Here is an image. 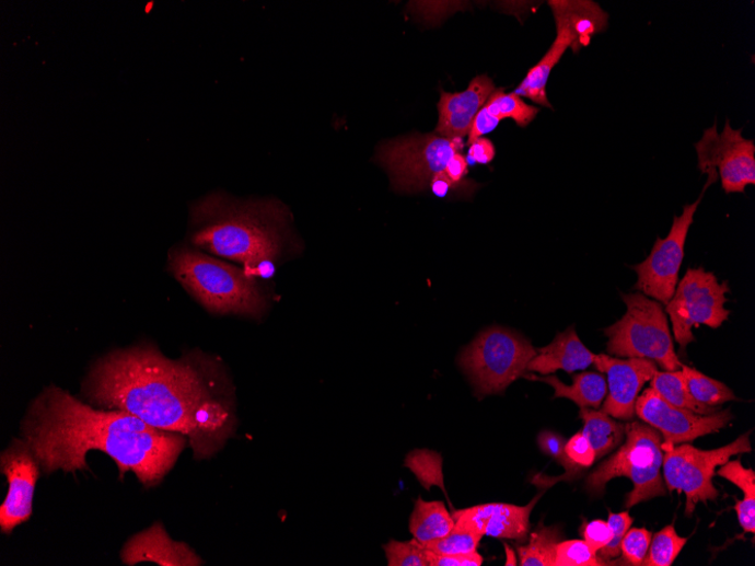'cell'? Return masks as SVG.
<instances>
[{
	"label": "cell",
	"mask_w": 755,
	"mask_h": 566,
	"mask_svg": "<svg viewBox=\"0 0 755 566\" xmlns=\"http://www.w3.org/2000/svg\"><path fill=\"white\" fill-rule=\"evenodd\" d=\"M443 172L454 184L461 185L464 176L468 173V164L466 159L461 153H456L451 159L448 166H445Z\"/></svg>",
	"instance_id": "cell-42"
},
{
	"label": "cell",
	"mask_w": 755,
	"mask_h": 566,
	"mask_svg": "<svg viewBox=\"0 0 755 566\" xmlns=\"http://www.w3.org/2000/svg\"><path fill=\"white\" fill-rule=\"evenodd\" d=\"M484 536L473 530L455 525L449 535L426 544V548L438 555L469 554L477 551Z\"/></svg>",
	"instance_id": "cell-29"
},
{
	"label": "cell",
	"mask_w": 755,
	"mask_h": 566,
	"mask_svg": "<svg viewBox=\"0 0 755 566\" xmlns=\"http://www.w3.org/2000/svg\"><path fill=\"white\" fill-rule=\"evenodd\" d=\"M504 548H506V553H507L506 565H508V566H510V565H513V566H514V565H518L519 562H518V558H516V555H514L513 550L510 548L509 545H507V544H504Z\"/></svg>",
	"instance_id": "cell-44"
},
{
	"label": "cell",
	"mask_w": 755,
	"mask_h": 566,
	"mask_svg": "<svg viewBox=\"0 0 755 566\" xmlns=\"http://www.w3.org/2000/svg\"><path fill=\"white\" fill-rule=\"evenodd\" d=\"M653 389L663 400L678 408L688 409L699 415H711L720 411V407H710L696 401L686 388L681 370L657 371L650 380Z\"/></svg>",
	"instance_id": "cell-24"
},
{
	"label": "cell",
	"mask_w": 755,
	"mask_h": 566,
	"mask_svg": "<svg viewBox=\"0 0 755 566\" xmlns=\"http://www.w3.org/2000/svg\"><path fill=\"white\" fill-rule=\"evenodd\" d=\"M636 415L648 426L657 429L664 444L692 442L698 438L717 434L728 427L733 419L731 409L711 415H699L678 408L663 400L653 389L648 388L636 403Z\"/></svg>",
	"instance_id": "cell-13"
},
{
	"label": "cell",
	"mask_w": 755,
	"mask_h": 566,
	"mask_svg": "<svg viewBox=\"0 0 755 566\" xmlns=\"http://www.w3.org/2000/svg\"><path fill=\"white\" fill-rule=\"evenodd\" d=\"M742 130L733 129L728 120L718 132L715 123L695 146L707 183L711 186L720 178L727 194H743L748 185H755V145Z\"/></svg>",
	"instance_id": "cell-11"
},
{
	"label": "cell",
	"mask_w": 755,
	"mask_h": 566,
	"mask_svg": "<svg viewBox=\"0 0 755 566\" xmlns=\"http://www.w3.org/2000/svg\"><path fill=\"white\" fill-rule=\"evenodd\" d=\"M195 246L216 256L259 270L282 253L289 230V210L274 200L239 201L222 194L205 197L191 207Z\"/></svg>",
	"instance_id": "cell-3"
},
{
	"label": "cell",
	"mask_w": 755,
	"mask_h": 566,
	"mask_svg": "<svg viewBox=\"0 0 755 566\" xmlns=\"http://www.w3.org/2000/svg\"><path fill=\"white\" fill-rule=\"evenodd\" d=\"M0 472L9 483L8 497L0 508V532L10 535L33 512V498L42 467L23 439H14L0 454Z\"/></svg>",
	"instance_id": "cell-14"
},
{
	"label": "cell",
	"mask_w": 755,
	"mask_h": 566,
	"mask_svg": "<svg viewBox=\"0 0 755 566\" xmlns=\"http://www.w3.org/2000/svg\"><path fill=\"white\" fill-rule=\"evenodd\" d=\"M390 566H428L429 551L417 540L391 541L384 546Z\"/></svg>",
	"instance_id": "cell-30"
},
{
	"label": "cell",
	"mask_w": 755,
	"mask_h": 566,
	"mask_svg": "<svg viewBox=\"0 0 755 566\" xmlns=\"http://www.w3.org/2000/svg\"><path fill=\"white\" fill-rule=\"evenodd\" d=\"M460 185L454 184L444 172H440L433 176L430 183L432 193L437 197H445L450 192Z\"/></svg>",
	"instance_id": "cell-43"
},
{
	"label": "cell",
	"mask_w": 755,
	"mask_h": 566,
	"mask_svg": "<svg viewBox=\"0 0 755 566\" xmlns=\"http://www.w3.org/2000/svg\"><path fill=\"white\" fill-rule=\"evenodd\" d=\"M716 474L736 485L744 493V498L755 499L754 471L745 469L740 459L728 462Z\"/></svg>",
	"instance_id": "cell-35"
},
{
	"label": "cell",
	"mask_w": 755,
	"mask_h": 566,
	"mask_svg": "<svg viewBox=\"0 0 755 566\" xmlns=\"http://www.w3.org/2000/svg\"><path fill=\"white\" fill-rule=\"evenodd\" d=\"M686 388L692 396L701 404L720 407L728 402L737 401L734 392L725 383L707 377L690 367L681 368Z\"/></svg>",
	"instance_id": "cell-26"
},
{
	"label": "cell",
	"mask_w": 755,
	"mask_h": 566,
	"mask_svg": "<svg viewBox=\"0 0 755 566\" xmlns=\"http://www.w3.org/2000/svg\"><path fill=\"white\" fill-rule=\"evenodd\" d=\"M688 540L681 538L673 524L664 527L651 543L641 565L671 566Z\"/></svg>",
	"instance_id": "cell-28"
},
{
	"label": "cell",
	"mask_w": 755,
	"mask_h": 566,
	"mask_svg": "<svg viewBox=\"0 0 755 566\" xmlns=\"http://www.w3.org/2000/svg\"><path fill=\"white\" fill-rule=\"evenodd\" d=\"M551 8L556 24L557 38L551 48L545 54L541 61L528 72L521 85L513 91L514 94L528 97L542 107L553 109L550 101L546 95V85L554 68L560 62L568 48L578 53L582 47L579 35L573 28L564 0H553L548 3Z\"/></svg>",
	"instance_id": "cell-17"
},
{
	"label": "cell",
	"mask_w": 755,
	"mask_h": 566,
	"mask_svg": "<svg viewBox=\"0 0 755 566\" xmlns=\"http://www.w3.org/2000/svg\"><path fill=\"white\" fill-rule=\"evenodd\" d=\"M539 449L557 460L567 471L569 477H577L581 473L574 467L566 454V439L551 431H543L537 438Z\"/></svg>",
	"instance_id": "cell-34"
},
{
	"label": "cell",
	"mask_w": 755,
	"mask_h": 566,
	"mask_svg": "<svg viewBox=\"0 0 755 566\" xmlns=\"http://www.w3.org/2000/svg\"><path fill=\"white\" fill-rule=\"evenodd\" d=\"M579 418L583 421L582 436L596 453V460L619 447L626 438V424L614 420L603 411L580 408Z\"/></svg>",
	"instance_id": "cell-23"
},
{
	"label": "cell",
	"mask_w": 755,
	"mask_h": 566,
	"mask_svg": "<svg viewBox=\"0 0 755 566\" xmlns=\"http://www.w3.org/2000/svg\"><path fill=\"white\" fill-rule=\"evenodd\" d=\"M496 148L492 141L488 138L480 137L473 141L469 146L467 154V164H489L496 158Z\"/></svg>",
	"instance_id": "cell-39"
},
{
	"label": "cell",
	"mask_w": 755,
	"mask_h": 566,
	"mask_svg": "<svg viewBox=\"0 0 755 566\" xmlns=\"http://www.w3.org/2000/svg\"><path fill=\"white\" fill-rule=\"evenodd\" d=\"M83 389L94 407L182 435L197 460L216 455L236 430L232 381L218 359L199 350L170 360L153 345L117 349L95 362Z\"/></svg>",
	"instance_id": "cell-1"
},
{
	"label": "cell",
	"mask_w": 755,
	"mask_h": 566,
	"mask_svg": "<svg viewBox=\"0 0 755 566\" xmlns=\"http://www.w3.org/2000/svg\"><path fill=\"white\" fill-rule=\"evenodd\" d=\"M730 291L728 281L719 282L715 274L704 267L686 272L666 304L674 337L682 350L696 340L694 327L705 325L717 330L729 320L725 304Z\"/></svg>",
	"instance_id": "cell-10"
},
{
	"label": "cell",
	"mask_w": 755,
	"mask_h": 566,
	"mask_svg": "<svg viewBox=\"0 0 755 566\" xmlns=\"http://www.w3.org/2000/svg\"><path fill=\"white\" fill-rule=\"evenodd\" d=\"M595 354L580 340L573 327L556 336L551 344L537 349L527 371L548 376L558 370L573 373L594 363Z\"/></svg>",
	"instance_id": "cell-20"
},
{
	"label": "cell",
	"mask_w": 755,
	"mask_h": 566,
	"mask_svg": "<svg viewBox=\"0 0 755 566\" xmlns=\"http://www.w3.org/2000/svg\"><path fill=\"white\" fill-rule=\"evenodd\" d=\"M663 475L670 492L685 494V516L690 518L700 503L716 501L719 492L712 480L717 467H722L731 457L752 451L750 432L734 442L713 450H700L692 444L666 446L663 442Z\"/></svg>",
	"instance_id": "cell-9"
},
{
	"label": "cell",
	"mask_w": 755,
	"mask_h": 566,
	"mask_svg": "<svg viewBox=\"0 0 755 566\" xmlns=\"http://www.w3.org/2000/svg\"><path fill=\"white\" fill-rule=\"evenodd\" d=\"M485 108L493 117L499 119H512L518 126L525 128L532 124L539 109L526 103L520 95L504 93L497 89L487 101Z\"/></svg>",
	"instance_id": "cell-27"
},
{
	"label": "cell",
	"mask_w": 755,
	"mask_h": 566,
	"mask_svg": "<svg viewBox=\"0 0 755 566\" xmlns=\"http://www.w3.org/2000/svg\"><path fill=\"white\" fill-rule=\"evenodd\" d=\"M463 148L461 138L416 134L387 141L378 151L376 161L390 173L393 188L397 193H420L427 189L433 176L443 172Z\"/></svg>",
	"instance_id": "cell-8"
},
{
	"label": "cell",
	"mask_w": 755,
	"mask_h": 566,
	"mask_svg": "<svg viewBox=\"0 0 755 566\" xmlns=\"http://www.w3.org/2000/svg\"><path fill=\"white\" fill-rule=\"evenodd\" d=\"M739 522L744 530V533H755V499L744 498L743 501H736L734 507Z\"/></svg>",
	"instance_id": "cell-41"
},
{
	"label": "cell",
	"mask_w": 755,
	"mask_h": 566,
	"mask_svg": "<svg viewBox=\"0 0 755 566\" xmlns=\"http://www.w3.org/2000/svg\"><path fill=\"white\" fill-rule=\"evenodd\" d=\"M455 527L453 515L440 501L418 499L409 518V532L426 545L449 535Z\"/></svg>",
	"instance_id": "cell-22"
},
{
	"label": "cell",
	"mask_w": 755,
	"mask_h": 566,
	"mask_svg": "<svg viewBox=\"0 0 755 566\" xmlns=\"http://www.w3.org/2000/svg\"><path fill=\"white\" fill-rule=\"evenodd\" d=\"M541 494L528 506L507 504L479 505L455 511V525L473 530L480 536L500 540L525 541L530 532L531 513Z\"/></svg>",
	"instance_id": "cell-16"
},
{
	"label": "cell",
	"mask_w": 755,
	"mask_h": 566,
	"mask_svg": "<svg viewBox=\"0 0 755 566\" xmlns=\"http://www.w3.org/2000/svg\"><path fill=\"white\" fill-rule=\"evenodd\" d=\"M564 535L558 527H546L541 522L530 538L527 545L519 547L522 566H556L557 547Z\"/></svg>",
	"instance_id": "cell-25"
},
{
	"label": "cell",
	"mask_w": 755,
	"mask_h": 566,
	"mask_svg": "<svg viewBox=\"0 0 755 566\" xmlns=\"http://www.w3.org/2000/svg\"><path fill=\"white\" fill-rule=\"evenodd\" d=\"M597 553L585 541H565L557 547L556 566H601Z\"/></svg>",
	"instance_id": "cell-32"
},
{
	"label": "cell",
	"mask_w": 755,
	"mask_h": 566,
	"mask_svg": "<svg viewBox=\"0 0 755 566\" xmlns=\"http://www.w3.org/2000/svg\"><path fill=\"white\" fill-rule=\"evenodd\" d=\"M627 312L604 330L607 351L614 357L647 359L664 371L682 368L662 304L642 293L622 294Z\"/></svg>",
	"instance_id": "cell-6"
},
{
	"label": "cell",
	"mask_w": 755,
	"mask_h": 566,
	"mask_svg": "<svg viewBox=\"0 0 755 566\" xmlns=\"http://www.w3.org/2000/svg\"><path fill=\"white\" fill-rule=\"evenodd\" d=\"M485 562L477 551L469 554L438 555L429 551L431 566H480Z\"/></svg>",
	"instance_id": "cell-38"
},
{
	"label": "cell",
	"mask_w": 755,
	"mask_h": 566,
	"mask_svg": "<svg viewBox=\"0 0 755 566\" xmlns=\"http://www.w3.org/2000/svg\"><path fill=\"white\" fill-rule=\"evenodd\" d=\"M709 187L706 183L699 198L694 204L685 205L681 217H674L669 235L665 239L658 238L648 258L632 266L638 275L635 290L661 304L666 305L671 301L678 282L686 238Z\"/></svg>",
	"instance_id": "cell-12"
},
{
	"label": "cell",
	"mask_w": 755,
	"mask_h": 566,
	"mask_svg": "<svg viewBox=\"0 0 755 566\" xmlns=\"http://www.w3.org/2000/svg\"><path fill=\"white\" fill-rule=\"evenodd\" d=\"M169 268L210 312L260 317L267 309L258 282L243 269L185 246L170 253Z\"/></svg>",
	"instance_id": "cell-4"
},
{
	"label": "cell",
	"mask_w": 755,
	"mask_h": 566,
	"mask_svg": "<svg viewBox=\"0 0 755 566\" xmlns=\"http://www.w3.org/2000/svg\"><path fill=\"white\" fill-rule=\"evenodd\" d=\"M580 534L594 553L605 547L613 538L612 529L604 520L583 522Z\"/></svg>",
	"instance_id": "cell-37"
},
{
	"label": "cell",
	"mask_w": 755,
	"mask_h": 566,
	"mask_svg": "<svg viewBox=\"0 0 755 566\" xmlns=\"http://www.w3.org/2000/svg\"><path fill=\"white\" fill-rule=\"evenodd\" d=\"M626 438L619 451L589 475L586 488L593 494H601L612 480L627 477L634 483L626 501V508L631 509L666 494L661 473L664 440L657 429L636 420L626 424Z\"/></svg>",
	"instance_id": "cell-5"
},
{
	"label": "cell",
	"mask_w": 755,
	"mask_h": 566,
	"mask_svg": "<svg viewBox=\"0 0 755 566\" xmlns=\"http://www.w3.org/2000/svg\"><path fill=\"white\" fill-rule=\"evenodd\" d=\"M593 365L607 378V397L602 411L616 419L632 420L641 389L653 379L658 365L647 359L623 360L606 354H595Z\"/></svg>",
	"instance_id": "cell-15"
},
{
	"label": "cell",
	"mask_w": 755,
	"mask_h": 566,
	"mask_svg": "<svg viewBox=\"0 0 755 566\" xmlns=\"http://www.w3.org/2000/svg\"><path fill=\"white\" fill-rule=\"evenodd\" d=\"M653 534L644 528H630L624 538L622 553L626 563L641 565L647 556Z\"/></svg>",
	"instance_id": "cell-33"
},
{
	"label": "cell",
	"mask_w": 755,
	"mask_h": 566,
	"mask_svg": "<svg viewBox=\"0 0 755 566\" xmlns=\"http://www.w3.org/2000/svg\"><path fill=\"white\" fill-rule=\"evenodd\" d=\"M566 454L571 464L580 471L592 467L596 462L595 450L581 432L567 441Z\"/></svg>",
	"instance_id": "cell-36"
},
{
	"label": "cell",
	"mask_w": 755,
	"mask_h": 566,
	"mask_svg": "<svg viewBox=\"0 0 755 566\" xmlns=\"http://www.w3.org/2000/svg\"><path fill=\"white\" fill-rule=\"evenodd\" d=\"M537 349L516 332L491 327L480 333L461 354L460 366L477 396L501 394L526 373Z\"/></svg>",
	"instance_id": "cell-7"
},
{
	"label": "cell",
	"mask_w": 755,
	"mask_h": 566,
	"mask_svg": "<svg viewBox=\"0 0 755 566\" xmlns=\"http://www.w3.org/2000/svg\"><path fill=\"white\" fill-rule=\"evenodd\" d=\"M22 439L36 454L43 473L88 471L86 455L96 450L147 488L159 485L188 444L178 434L158 430L139 417L85 404L49 385L34 400L21 424Z\"/></svg>",
	"instance_id": "cell-2"
},
{
	"label": "cell",
	"mask_w": 755,
	"mask_h": 566,
	"mask_svg": "<svg viewBox=\"0 0 755 566\" xmlns=\"http://www.w3.org/2000/svg\"><path fill=\"white\" fill-rule=\"evenodd\" d=\"M488 76L476 77L464 92L441 91L438 103L439 122L434 134L449 139H463L469 134L473 122L496 91Z\"/></svg>",
	"instance_id": "cell-18"
},
{
	"label": "cell",
	"mask_w": 755,
	"mask_h": 566,
	"mask_svg": "<svg viewBox=\"0 0 755 566\" xmlns=\"http://www.w3.org/2000/svg\"><path fill=\"white\" fill-rule=\"evenodd\" d=\"M126 565L142 562L159 565H202L201 558L185 543L171 539L161 522H155L144 532L132 536L121 551Z\"/></svg>",
	"instance_id": "cell-19"
},
{
	"label": "cell",
	"mask_w": 755,
	"mask_h": 566,
	"mask_svg": "<svg viewBox=\"0 0 755 566\" xmlns=\"http://www.w3.org/2000/svg\"><path fill=\"white\" fill-rule=\"evenodd\" d=\"M632 522L634 518L629 511L622 513L609 512L607 523L612 529L613 538L605 547L597 552V557L603 565L611 564L612 559L623 554L622 544Z\"/></svg>",
	"instance_id": "cell-31"
},
{
	"label": "cell",
	"mask_w": 755,
	"mask_h": 566,
	"mask_svg": "<svg viewBox=\"0 0 755 566\" xmlns=\"http://www.w3.org/2000/svg\"><path fill=\"white\" fill-rule=\"evenodd\" d=\"M499 124L500 120L493 118L484 107L478 112L473 122L472 128L468 134L467 145L471 146L474 140L493 131Z\"/></svg>",
	"instance_id": "cell-40"
},
{
	"label": "cell",
	"mask_w": 755,
	"mask_h": 566,
	"mask_svg": "<svg viewBox=\"0 0 755 566\" xmlns=\"http://www.w3.org/2000/svg\"><path fill=\"white\" fill-rule=\"evenodd\" d=\"M527 380L550 384L555 389L554 398H567L580 408H599L607 394V383L601 373L582 372L572 377V384H565L556 376L537 377L524 374Z\"/></svg>",
	"instance_id": "cell-21"
}]
</instances>
